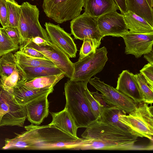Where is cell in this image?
<instances>
[{
	"label": "cell",
	"instance_id": "cell-35",
	"mask_svg": "<svg viewBox=\"0 0 153 153\" xmlns=\"http://www.w3.org/2000/svg\"><path fill=\"white\" fill-rule=\"evenodd\" d=\"M19 51L27 55L33 57L42 59H47L41 52L26 44L20 46Z\"/></svg>",
	"mask_w": 153,
	"mask_h": 153
},
{
	"label": "cell",
	"instance_id": "cell-9",
	"mask_svg": "<svg viewBox=\"0 0 153 153\" xmlns=\"http://www.w3.org/2000/svg\"><path fill=\"white\" fill-rule=\"evenodd\" d=\"M70 28L71 34L76 39H90L95 50L100 46L103 37L96 19L84 12L72 20Z\"/></svg>",
	"mask_w": 153,
	"mask_h": 153
},
{
	"label": "cell",
	"instance_id": "cell-24",
	"mask_svg": "<svg viewBox=\"0 0 153 153\" xmlns=\"http://www.w3.org/2000/svg\"><path fill=\"white\" fill-rule=\"evenodd\" d=\"M64 76L63 73L58 75L37 78L25 82H23L25 85L32 88H53Z\"/></svg>",
	"mask_w": 153,
	"mask_h": 153
},
{
	"label": "cell",
	"instance_id": "cell-19",
	"mask_svg": "<svg viewBox=\"0 0 153 153\" xmlns=\"http://www.w3.org/2000/svg\"><path fill=\"white\" fill-rule=\"evenodd\" d=\"M50 114L52 119L48 125L56 127L75 138H79L77 135L78 128L74 119L66 108L65 107L60 111L50 112Z\"/></svg>",
	"mask_w": 153,
	"mask_h": 153
},
{
	"label": "cell",
	"instance_id": "cell-15",
	"mask_svg": "<svg viewBox=\"0 0 153 153\" xmlns=\"http://www.w3.org/2000/svg\"><path fill=\"white\" fill-rule=\"evenodd\" d=\"M115 88L132 99L137 105L144 102V97L134 74L127 70H123L119 74Z\"/></svg>",
	"mask_w": 153,
	"mask_h": 153
},
{
	"label": "cell",
	"instance_id": "cell-32",
	"mask_svg": "<svg viewBox=\"0 0 153 153\" xmlns=\"http://www.w3.org/2000/svg\"><path fill=\"white\" fill-rule=\"evenodd\" d=\"M140 72L150 87L153 90V64L148 62L140 70Z\"/></svg>",
	"mask_w": 153,
	"mask_h": 153
},
{
	"label": "cell",
	"instance_id": "cell-11",
	"mask_svg": "<svg viewBox=\"0 0 153 153\" xmlns=\"http://www.w3.org/2000/svg\"><path fill=\"white\" fill-rule=\"evenodd\" d=\"M27 45L42 53L61 70L65 76L71 79L73 76L74 63L67 55L56 45L50 42L49 45L39 46L30 40L23 44Z\"/></svg>",
	"mask_w": 153,
	"mask_h": 153
},
{
	"label": "cell",
	"instance_id": "cell-29",
	"mask_svg": "<svg viewBox=\"0 0 153 153\" xmlns=\"http://www.w3.org/2000/svg\"><path fill=\"white\" fill-rule=\"evenodd\" d=\"M134 76L143 96L144 102L152 105L153 103V90L140 73L136 74Z\"/></svg>",
	"mask_w": 153,
	"mask_h": 153
},
{
	"label": "cell",
	"instance_id": "cell-33",
	"mask_svg": "<svg viewBox=\"0 0 153 153\" xmlns=\"http://www.w3.org/2000/svg\"><path fill=\"white\" fill-rule=\"evenodd\" d=\"M83 41V42L79 51V57L78 60L82 59L91 53H95L96 51L91 39L85 38Z\"/></svg>",
	"mask_w": 153,
	"mask_h": 153
},
{
	"label": "cell",
	"instance_id": "cell-17",
	"mask_svg": "<svg viewBox=\"0 0 153 153\" xmlns=\"http://www.w3.org/2000/svg\"><path fill=\"white\" fill-rule=\"evenodd\" d=\"M46 94L29 102L25 106L27 118L31 124L39 125L48 116L49 102Z\"/></svg>",
	"mask_w": 153,
	"mask_h": 153
},
{
	"label": "cell",
	"instance_id": "cell-14",
	"mask_svg": "<svg viewBox=\"0 0 153 153\" xmlns=\"http://www.w3.org/2000/svg\"><path fill=\"white\" fill-rule=\"evenodd\" d=\"M45 26L51 41L63 51L69 58L75 57L77 48L70 34L59 25L46 22Z\"/></svg>",
	"mask_w": 153,
	"mask_h": 153
},
{
	"label": "cell",
	"instance_id": "cell-2",
	"mask_svg": "<svg viewBox=\"0 0 153 153\" xmlns=\"http://www.w3.org/2000/svg\"><path fill=\"white\" fill-rule=\"evenodd\" d=\"M27 150H78L83 138H78L49 125L24 127Z\"/></svg>",
	"mask_w": 153,
	"mask_h": 153
},
{
	"label": "cell",
	"instance_id": "cell-34",
	"mask_svg": "<svg viewBox=\"0 0 153 153\" xmlns=\"http://www.w3.org/2000/svg\"><path fill=\"white\" fill-rule=\"evenodd\" d=\"M3 28L14 44L17 45H20V35L18 27L7 26Z\"/></svg>",
	"mask_w": 153,
	"mask_h": 153
},
{
	"label": "cell",
	"instance_id": "cell-30",
	"mask_svg": "<svg viewBox=\"0 0 153 153\" xmlns=\"http://www.w3.org/2000/svg\"><path fill=\"white\" fill-rule=\"evenodd\" d=\"M84 95L85 100L96 120H98L100 118L103 108L96 101L86 86L84 91Z\"/></svg>",
	"mask_w": 153,
	"mask_h": 153
},
{
	"label": "cell",
	"instance_id": "cell-13",
	"mask_svg": "<svg viewBox=\"0 0 153 153\" xmlns=\"http://www.w3.org/2000/svg\"><path fill=\"white\" fill-rule=\"evenodd\" d=\"M102 37L111 36L120 37L128 31L123 15L117 11L103 15L96 19Z\"/></svg>",
	"mask_w": 153,
	"mask_h": 153
},
{
	"label": "cell",
	"instance_id": "cell-7",
	"mask_svg": "<svg viewBox=\"0 0 153 153\" xmlns=\"http://www.w3.org/2000/svg\"><path fill=\"white\" fill-rule=\"evenodd\" d=\"M84 0H43L47 16L58 23L72 20L80 14Z\"/></svg>",
	"mask_w": 153,
	"mask_h": 153
},
{
	"label": "cell",
	"instance_id": "cell-28",
	"mask_svg": "<svg viewBox=\"0 0 153 153\" xmlns=\"http://www.w3.org/2000/svg\"><path fill=\"white\" fill-rule=\"evenodd\" d=\"M19 48V46L15 44L11 39L4 28L0 27V57Z\"/></svg>",
	"mask_w": 153,
	"mask_h": 153
},
{
	"label": "cell",
	"instance_id": "cell-20",
	"mask_svg": "<svg viewBox=\"0 0 153 153\" xmlns=\"http://www.w3.org/2000/svg\"><path fill=\"white\" fill-rule=\"evenodd\" d=\"M16 65L21 77V80L24 82L38 77L58 75L63 73L56 66L22 67L17 64Z\"/></svg>",
	"mask_w": 153,
	"mask_h": 153
},
{
	"label": "cell",
	"instance_id": "cell-1",
	"mask_svg": "<svg viewBox=\"0 0 153 153\" xmlns=\"http://www.w3.org/2000/svg\"><path fill=\"white\" fill-rule=\"evenodd\" d=\"M81 136L83 140L78 150H152V144H136L138 137L116 126L96 120Z\"/></svg>",
	"mask_w": 153,
	"mask_h": 153
},
{
	"label": "cell",
	"instance_id": "cell-27",
	"mask_svg": "<svg viewBox=\"0 0 153 153\" xmlns=\"http://www.w3.org/2000/svg\"><path fill=\"white\" fill-rule=\"evenodd\" d=\"M7 12V25L18 27L21 8V5L14 0H6Z\"/></svg>",
	"mask_w": 153,
	"mask_h": 153
},
{
	"label": "cell",
	"instance_id": "cell-26",
	"mask_svg": "<svg viewBox=\"0 0 153 153\" xmlns=\"http://www.w3.org/2000/svg\"><path fill=\"white\" fill-rule=\"evenodd\" d=\"M17 68L14 54L9 52L2 56L0 58V74L1 76H9Z\"/></svg>",
	"mask_w": 153,
	"mask_h": 153
},
{
	"label": "cell",
	"instance_id": "cell-12",
	"mask_svg": "<svg viewBox=\"0 0 153 153\" xmlns=\"http://www.w3.org/2000/svg\"><path fill=\"white\" fill-rule=\"evenodd\" d=\"M126 45L125 53L138 58L153 50V33H136L129 31L122 36Z\"/></svg>",
	"mask_w": 153,
	"mask_h": 153
},
{
	"label": "cell",
	"instance_id": "cell-21",
	"mask_svg": "<svg viewBox=\"0 0 153 153\" xmlns=\"http://www.w3.org/2000/svg\"><path fill=\"white\" fill-rule=\"evenodd\" d=\"M123 15L129 32L142 34L153 33V27L142 17L130 11H127Z\"/></svg>",
	"mask_w": 153,
	"mask_h": 153
},
{
	"label": "cell",
	"instance_id": "cell-25",
	"mask_svg": "<svg viewBox=\"0 0 153 153\" xmlns=\"http://www.w3.org/2000/svg\"><path fill=\"white\" fill-rule=\"evenodd\" d=\"M122 111L115 106L104 108L101 116L98 120L116 126L132 134L128 128L120 120L119 115Z\"/></svg>",
	"mask_w": 153,
	"mask_h": 153
},
{
	"label": "cell",
	"instance_id": "cell-3",
	"mask_svg": "<svg viewBox=\"0 0 153 153\" xmlns=\"http://www.w3.org/2000/svg\"><path fill=\"white\" fill-rule=\"evenodd\" d=\"M87 84L82 81L70 79L64 85L65 107L78 128H86L96 120L84 97V91Z\"/></svg>",
	"mask_w": 153,
	"mask_h": 153
},
{
	"label": "cell",
	"instance_id": "cell-22",
	"mask_svg": "<svg viewBox=\"0 0 153 153\" xmlns=\"http://www.w3.org/2000/svg\"><path fill=\"white\" fill-rule=\"evenodd\" d=\"M127 11L142 17L153 27V9L147 0H126Z\"/></svg>",
	"mask_w": 153,
	"mask_h": 153
},
{
	"label": "cell",
	"instance_id": "cell-40",
	"mask_svg": "<svg viewBox=\"0 0 153 153\" xmlns=\"http://www.w3.org/2000/svg\"><path fill=\"white\" fill-rule=\"evenodd\" d=\"M143 57L149 63L153 64V50L149 53L144 55Z\"/></svg>",
	"mask_w": 153,
	"mask_h": 153
},
{
	"label": "cell",
	"instance_id": "cell-39",
	"mask_svg": "<svg viewBox=\"0 0 153 153\" xmlns=\"http://www.w3.org/2000/svg\"><path fill=\"white\" fill-rule=\"evenodd\" d=\"M120 9L121 13L123 14L127 11L126 0H114Z\"/></svg>",
	"mask_w": 153,
	"mask_h": 153
},
{
	"label": "cell",
	"instance_id": "cell-6",
	"mask_svg": "<svg viewBox=\"0 0 153 153\" xmlns=\"http://www.w3.org/2000/svg\"><path fill=\"white\" fill-rule=\"evenodd\" d=\"M108 53L106 48L103 46L74 63V71L71 79L82 81L88 83L91 78L103 69L108 60Z\"/></svg>",
	"mask_w": 153,
	"mask_h": 153
},
{
	"label": "cell",
	"instance_id": "cell-37",
	"mask_svg": "<svg viewBox=\"0 0 153 153\" xmlns=\"http://www.w3.org/2000/svg\"><path fill=\"white\" fill-rule=\"evenodd\" d=\"M93 97L99 105L103 108H108L114 106L102 94L99 93L98 91L91 92Z\"/></svg>",
	"mask_w": 153,
	"mask_h": 153
},
{
	"label": "cell",
	"instance_id": "cell-36",
	"mask_svg": "<svg viewBox=\"0 0 153 153\" xmlns=\"http://www.w3.org/2000/svg\"><path fill=\"white\" fill-rule=\"evenodd\" d=\"M0 23L3 27L7 25L6 0H0Z\"/></svg>",
	"mask_w": 153,
	"mask_h": 153
},
{
	"label": "cell",
	"instance_id": "cell-4",
	"mask_svg": "<svg viewBox=\"0 0 153 153\" xmlns=\"http://www.w3.org/2000/svg\"><path fill=\"white\" fill-rule=\"evenodd\" d=\"M144 102L138 104L133 111L126 115L122 111L120 120L137 137H145L151 141L153 136V107Z\"/></svg>",
	"mask_w": 153,
	"mask_h": 153
},
{
	"label": "cell",
	"instance_id": "cell-41",
	"mask_svg": "<svg viewBox=\"0 0 153 153\" xmlns=\"http://www.w3.org/2000/svg\"><path fill=\"white\" fill-rule=\"evenodd\" d=\"M147 1L150 6L152 8L153 7V0H147Z\"/></svg>",
	"mask_w": 153,
	"mask_h": 153
},
{
	"label": "cell",
	"instance_id": "cell-23",
	"mask_svg": "<svg viewBox=\"0 0 153 153\" xmlns=\"http://www.w3.org/2000/svg\"><path fill=\"white\" fill-rule=\"evenodd\" d=\"M14 54L16 64L22 67L56 66L51 61L47 59L33 57L23 53L19 51L16 52Z\"/></svg>",
	"mask_w": 153,
	"mask_h": 153
},
{
	"label": "cell",
	"instance_id": "cell-5",
	"mask_svg": "<svg viewBox=\"0 0 153 153\" xmlns=\"http://www.w3.org/2000/svg\"><path fill=\"white\" fill-rule=\"evenodd\" d=\"M21 6V11L18 27L20 35V45L38 36L51 42L46 30L40 23L39 11L36 6L25 2Z\"/></svg>",
	"mask_w": 153,
	"mask_h": 153
},
{
	"label": "cell",
	"instance_id": "cell-10",
	"mask_svg": "<svg viewBox=\"0 0 153 153\" xmlns=\"http://www.w3.org/2000/svg\"><path fill=\"white\" fill-rule=\"evenodd\" d=\"M88 82L100 92L111 105L126 114L132 112L137 108L138 105L132 99L101 81L100 78L97 76L91 78Z\"/></svg>",
	"mask_w": 153,
	"mask_h": 153
},
{
	"label": "cell",
	"instance_id": "cell-16",
	"mask_svg": "<svg viewBox=\"0 0 153 153\" xmlns=\"http://www.w3.org/2000/svg\"><path fill=\"white\" fill-rule=\"evenodd\" d=\"M53 88L36 89L26 86L21 80L13 88L12 99L16 104L24 106L33 100L45 95L52 93Z\"/></svg>",
	"mask_w": 153,
	"mask_h": 153
},
{
	"label": "cell",
	"instance_id": "cell-8",
	"mask_svg": "<svg viewBox=\"0 0 153 153\" xmlns=\"http://www.w3.org/2000/svg\"><path fill=\"white\" fill-rule=\"evenodd\" d=\"M1 77L0 74V126L23 127L27 118L25 107L13 102L12 94L3 88Z\"/></svg>",
	"mask_w": 153,
	"mask_h": 153
},
{
	"label": "cell",
	"instance_id": "cell-31",
	"mask_svg": "<svg viewBox=\"0 0 153 153\" xmlns=\"http://www.w3.org/2000/svg\"><path fill=\"white\" fill-rule=\"evenodd\" d=\"M21 79V77L17 67L9 76L5 77L1 76L2 87L5 90L12 94L13 88Z\"/></svg>",
	"mask_w": 153,
	"mask_h": 153
},
{
	"label": "cell",
	"instance_id": "cell-38",
	"mask_svg": "<svg viewBox=\"0 0 153 153\" xmlns=\"http://www.w3.org/2000/svg\"><path fill=\"white\" fill-rule=\"evenodd\" d=\"M30 40L39 46L49 45L50 42H48L39 36L33 38Z\"/></svg>",
	"mask_w": 153,
	"mask_h": 153
},
{
	"label": "cell",
	"instance_id": "cell-42",
	"mask_svg": "<svg viewBox=\"0 0 153 153\" xmlns=\"http://www.w3.org/2000/svg\"></svg>",
	"mask_w": 153,
	"mask_h": 153
},
{
	"label": "cell",
	"instance_id": "cell-18",
	"mask_svg": "<svg viewBox=\"0 0 153 153\" xmlns=\"http://www.w3.org/2000/svg\"><path fill=\"white\" fill-rule=\"evenodd\" d=\"M83 7L84 12L95 19L120 10L114 0H84Z\"/></svg>",
	"mask_w": 153,
	"mask_h": 153
}]
</instances>
